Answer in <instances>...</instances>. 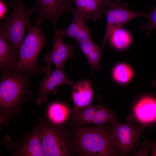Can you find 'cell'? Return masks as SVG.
I'll return each mask as SVG.
<instances>
[{"label": "cell", "mask_w": 156, "mask_h": 156, "mask_svg": "<svg viewBox=\"0 0 156 156\" xmlns=\"http://www.w3.org/2000/svg\"><path fill=\"white\" fill-rule=\"evenodd\" d=\"M55 33L52 50L43 60L47 66L54 64L56 68L63 69L66 60L73 57L76 47L73 44H66L62 36L56 31Z\"/></svg>", "instance_id": "8fae6325"}, {"label": "cell", "mask_w": 156, "mask_h": 156, "mask_svg": "<svg viewBox=\"0 0 156 156\" xmlns=\"http://www.w3.org/2000/svg\"><path fill=\"white\" fill-rule=\"evenodd\" d=\"M71 11L73 16L71 24L64 30H61L57 28L55 30L62 37L68 36L74 39L81 26L85 22V18L81 12L76 6L72 8Z\"/></svg>", "instance_id": "ac0fdd59"}, {"label": "cell", "mask_w": 156, "mask_h": 156, "mask_svg": "<svg viewBox=\"0 0 156 156\" xmlns=\"http://www.w3.org/2000/svg\"><path fill=\"white\" fill-rule=\"evenodd\" d=\"M96 2L103 10L108 8L111 0H93Z\"/></svg>", "instance_id": "4316f807"}, {"label": "cell", "mask_w": 156, "mask_h": 156, "mask_svg": "<svg viewBox=\"0 0 156 156\" xmlns=\"http://www.w3.org/2000/svg\"><path fill=\"white\" fill-rule=\"evenodd\" d=\"M86 20L96 21L103 15V9L93 0H73Z\"/></svg>", "instance_id": "2e32d148"}, {"label": "cell", "mask_w": 156, "mask_h": 156, "mask_svg": "<svg viewBox=\"0 0 156 156\" xmlns=\"http://www.w3.org/2000/svg\"><path fill=\"white\" fill-rule=\"evenodd\" d=\"M99 105H90L81 109H71L69 119L75 125L92 124Z\"/></svg>", "instance_id": "e0dca14e"}, {"label": "cell", "mask_w": 156, "mask_h": 156, "mask_svg": "<svg viewBox=\"0 0 156 156\" xmlns=\"http://www.w3.org/2000/svg\"><path fill=\"white\" fill-rule=\"evenodd\" d=\"M145 17L147 19V22L141 25L140 27L142 29L146 30L145 35L147 36L152 31L156 29V8L150 12L147 13Z\"/></svg>", "instance_id": "cb8c5ba5"}, {"label": "cell", "mask_w": 156, "mask_h": 156, "mask_svg": "<svg viewBox=\"0 0 156 156\" xmlns=\"http://www.w3.org/2000/svg\"><path fill=\"white\" fill-rule=\"evenodd\" d=\"M19 51L0 34V70L14 68L19 60Z\"/></svg>", "instance_id": "5bb4252c"}, {"label": "cell", "mask_w": 156, "mask_h": 156, "mask_svg": "<svg viewBox=\"0 0 156 156\" xmlns=\"http://www.w3.org/2000/svg\"><path fill=\"white\" fill-rule=\"evenodd\" d=\"M111 123L113 125L111 135L112 142L119 155L125 156L134 151L142 134L143 127L133 121L120 122L116 117Z\"/></svg>", "instance_id": "8992f818"}, {"label": "cell", "mask_w": 156, "mask_h": 156, "mask_svg": "<svg viewBox=\"0 0 156 156\" xmlns=\"http://www.w3.org/2000/svg\"><path fill=\"white\" fill-rule=\"evenodd\" d=\"M8 6L3 0H0V19H3L5 16L8 10Z\"/></svg>", "instance_id": "484cf974"}, {"label": "cell", "mask_w": 156, "mask_h": 156, "mask_svg": "<svg viewBox=\"0 0 156 156\" xmlns=\"http://www.w3.org/2000/svg\"><path fill=\"white\" fill-rule=\"evenodd\" d=\"M3 143L14 156H45L41 140L36 127L19 141L13 142L8 135L3 140Z\"/></svg>", "instance_id": "ba28073f"}, {"label": "cell", "mask_w": 156, "mask_h": 156, "mask_svg": "<svg viewBox=\"0 0 156 156\" xmlns=\"http://www.w3.org/2000/svg\"><path fill=\"white\" fill-rule=\"evenodd\" d=\"M36 127L46 156H70L75 153L70 128L64 124H54L38 116Z\"/></svg>", "instance_id": "3957f363"}, {"label": "cell", "mask_w": 156, "mask_h": 156, "mask_svg": "<svg viewBox=\"0 0 156 156\" xmlns=\"http://www.w3.org/2000/svg\"><path fill=\"white\" fill-rule=\"evenodd\" d=\"M133 75L131 68L125 64L121 63L116 65L112 71V76L116 81L121 83L129 82Z\"/></svg>", "instance_id": "44dd1931"}, {"label": "cell", "mask_w": 156, "mask_h": 156, "mask_svg": "<svg viewBox=\"0 0 156 156\" xmlns=\"http://www.w3.org/2000/svg\"><path fill=\"white\" fill-rule=\"evenodd\" d=\"M116 118L115 114L112 110L101 103L99 105L92 124L96 125H102L107 122H111Z\"/></svg>", "instance_id": "ffe728a7"}, {"label": "cell", "mask_w": 156, "mask_h": 156, "mask_svg": "<svg viewBox=\"0 0 156 156\" xmlns=\"http://www.w3.org/2000/svg\"><path fill=\"white\" fill-rule=\"evenodd\" d=\"M110 43L114 48L122 49L127 48L131 41V36L126 29L122 27L116 30L110 36Z\"/></svg>", "instance_id": "d6986e66"}, {"label": "cell", "mask_w": 156, "mask_h": 156, "mask_svg": "<svg viewBox=\"0 0 156 156\" xmlns=\"http://www.w3.org/2000/svg\"><path fill=\"white\" fill-rule=\"evenodd\" d=\"M10 4L13 11L1 22L0 34L19 51L24 39L25 28L30 25L29 16L36 12V9L27 8L20 0H15Z\"/></svg>", "instance_id": "5b68a950"}, {"label": "cell", "mask_w": 156, "mask_h": 156, "mask_svg": "<svg viewBox=\"0 0 156 156\" xmlns=\"http://www.w3.org/2000/svg\"><path fill=\"white\" fill-rule=\"evenodd\" d=\"M0 122L8 125L12 117L21 111L31 92L27 89L30 76L14 68L1 71Z\"/></svg>", "instance_id": "6da1fadb"}, {"label": "cell", "mask_w": 156, "mask_h": 156, "mask_svg": "<svg viewBox=\"0 0 156 156\" xmlns=\"http://www.w3.org/2000/svg\"><path fill=\"white\" fill-rule=\"evenodd\" d=\"M79 44L82 51L86 56L98 46L95 44L92 40Z\"/></svg>", "instance_id": "d4e9b609"}, {"label": "cell", "mask_w": 156, "mask_h": 156, "mask_svg": "<svg viewBox=\"0 0 156 156\" xmlns=\"http://www.w3.org/2000/svg\"><path fill=\"white\" fill-rule=\"evenodd\" d=\"M70 126L73 136L75 153L82 156H114L119 155L113 146L111 135L112 127L104 124L93 127L73 123Z\"/></svg>", "instance_id": "7a4b0ae2"}, {"label": "cell", "mask_w": 156, "mask_h": 156, "mask_svg": "<svg viewBox=\"0 0 156 156\" xmlns=\"http://www.w3.org/2000/svg\"><path fill=\"white\" fill-rule=\"evenodd\" d=\"M103 10L106 16L107 25L101 48L105 46L107 39L116 30L122 27L130 20L138 17H145L147 13L133 12L129 10L127 4L121 0L111 1L108 7Z\"/></svg>", "instance_id": "52a82bcc"}, {"label": "cell", "mask_w": 156, "mask_h": 156, "mask_svg": "<svg viewBox=\"0 0 156 156\" xmlns=\"http://www.w3.org/2000/svg\"><path fill=\"white\" fill-rule=\"evenodd\" d=\"M37 17L36 23L40 24L49 20L52 23L54 29L61 16L66 12L71 10L73 0H36Z\"/></svg>", "instance_id": "30bf717a"}, {"label": "cell", "mask_w": 156, "mask_h": 156, "mask_svg": "<svg viewBox=\"0 0 156 156\" xmlns=\"http://www.w3.org/2000/svg\"><path fill=\"white\" fill-rule=\"evenodd\" d=\"M44 77L40 83L35 103L38 105L47 102V95L52 92H57V88L62 84L73 86V82L68 78L67 73L63 69L57 68L52 70L49 66L43 67Z\"/></svg>", "instance_id": "9c48e42d"}, {"label": "cell", "mask_w": 156, "mask_h": 156, "mask_svg": "<svg viewBox=\"0 0 156 156\" xmlns=\"http://www.w3.org/2000/svg\"><path fill=\"white\" fill-rule=\"evenodd\" d=\"M78 44L92 40V32L84 22L82 25L75 38Z\"/></svg>", "instance_id": "603a6c76"}, {"label": "cell", "mask_w": 156, "mask_h": 156, "mask_svg": "<svg viewBox=\"0 0 156 156\" xmlns=\"http://www.w3.org/2000/svg\"><path fill=\"white\" fill-rule=\"evenodd\" d=\"M133 117L142 126L156 120V100L146 97L140 100L133 108Z\"/></svg>", "instance_id": "7c38bea8"}, {"label": "cell", "mask_w": 156, "mask_h": 156, "mask_svg": "<svg viewBox=\"0 0 156 156\" xmlns=\"http://www.w3.org/2000/svg\"><path fill=\"white\" fill-rule=\"evenodd\" d=\"M102 50L98 45L86 56L89 64L93 69L99 70L100 68V62Z\"/></svg>", "instance_id": "7402d4cb"}, {"label": "cell", "mask_w": 156, "mask_h": 156, "mask_svg": "<svg viewBox=\"0 0 156 156\" xmlns=\"http://www.w3.org/2000/svg\"><path fill=\"white\" fill-rule=\"evenodd\" d=\"M70 111L71 109L66 104L59 102H53L48 105L47 116L51 122L62 125L69 119Z\"/></svg>", "instance_id": "9a60e30c"}, {"label": "cell", "mask_w": 156, "mask_h": 156, "mask_svg": "<svg viewBox=\"0 0 156 156\" xmlns=\"http://www.w3.org/2000/svg\"><path fill=\"white\" fill-rule=\"evenodd\" d=\"M93 96L92 83L90 79L78 82L73 85L72 98L75 108L81 109L91 105Z\"/></svg>", "instance_id": "4fadbf2b"}, {"label": "cell", "mask_w": 156, "mask_h": 156, "mask_svg": "<svg viewBox=\"0 0 156 156\" xmlns=\"http://www.w3.org/2000/svg\"><path fill=\"white\" fill-rule=\"evenodd\" d=\"M40 24L31 25L19 50V60L14 68L17 70L31 77L43 72V67H38L37 62L39 53L45 44V36Z\"/></svg>", "instance_id": "277c9868"}]
</instances>
